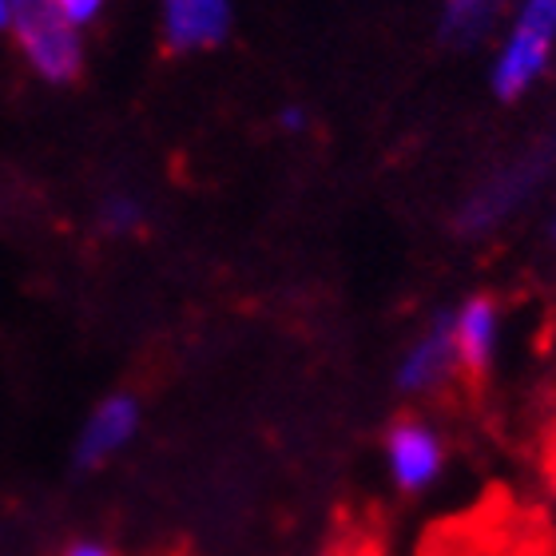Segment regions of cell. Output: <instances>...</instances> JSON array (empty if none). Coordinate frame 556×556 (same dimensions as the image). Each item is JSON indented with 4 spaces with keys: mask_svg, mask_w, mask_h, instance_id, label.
I'll use <instances>...</instances> for the list:
<instances>
[{
    "mask_svg": "<svg viewBox=\"0 0 556 556\" xmlns=\"http://www.w3.org/2000/svg\"><path fill=\"white\" fill-rule=\"evenodd\" d=\"M453 346H457V370L469 378H485L497 362L501 346V306L493 294H469L453 311Z\"/></svg>",
    "mask_w": 556,
    "mask_h": 556,
    "instance_id": "cell-8",
    "label": "cell"
},
{
    "mask_svg": "<svg viewBox=\"0 0 556 556\" xmlns=\"http://www.w3.org/2000/svg\"><path fill=\"white\" fill-rule=\"evenodd\" d=\"M548 239H553V247H556V211H553V219H548Z\"/></svg>",
    "mask_w": 556,
    "mask_h": 556,
    "instance_id": "cell-15",
    "label": "cell"
},
{
    "mask_svg": "<svg viewBox=\"0 0 556 556\" xmlns=\"http://www.w3.org/2000/svg\"><path fill=\"white\" fill-rule=\"evenodd\" d=\"M60 556H119V553L112 545H108V541H96V536H80V541H72V545L60 548Z\"/></svg>",
    "mask_w": 556,
    "mask_h": 556,
    "instance_id": "cell-12",
    "label": "cell"
},
{
    "mask_svg": "<svg viewBox=\"0 0 556 556\" xmlns=\"http://www.w3.org/2000/svg\"><path fill=\"white\" fill-rule=\"evenodd\" d=\"M12 36L28 68L52 88L76 84L84 72V36L56 12L52 0H12Z\"/></svg>",
    "mask_w": 556,
    "mask_h": 556,
    "instance_id": "cell-2",
    "label": "cell"
},
{
    "mask_svg": "<svg viewBox=\"0 0 556 556\" xmlns=\"http://www.w3.org/2000/svg\"><path fill=\"white\" fill-rule=\"evenodd\" d=\"M231 28V0H160V36L175 56L211 52V48L227 45Z\"/></svg>",
    "mask_w": 556,
    "mask_h": 556,
    "instance_id": "cell-7",
    "label": "cell"
},
{
    "mask_svg": "<svg viewBox=\"0 0 556 556\" xmlns=\"http://www.w3.org/2000/svg\"><path fill=\"white\" fill-rule=\"evenodd\" d=\"M509 0H441L438 36L445 48H477L493 33Z\"/></svg>",
    "mask_w": 556,
    "mask_h": 556,
    "instance_id": "cell-9",
    "label": "cell"
},
{
    "mask_svg": "<svg viewBox=\"0 0 556 556\" xmlns=\"http://www.w3.org/2000/svg\"><path fill=\"white\" fill-rule=\"evenodd\" d=\"M12 24V0H0V28H9Z\"/></svg>",
    "mask_w": 556,
    "mask_h": 556,
    "instance_id": "cell-14",
    "label": "cell"
},
{
    "mask_svg": "<svg viewBox=\"0 0 556 556\" xmlns=\"http://www.w3.org/2000/svg\"><path fill=\"white\" fill-rule=\"evenodd\" d=\"M382 457H386V473L394 481L397 493L406 497H421L438 485L441 473H445V441L426 417H397L394 426L386 429L382 438Z\"/></svg>",
    "mask_w": 556,
    "mask_h": 556,
    "instance_id": "cell-4",
    "label": "cell"
},
{
    "mask_svg": "<svg viewBox=\"0 0 556 556\" xmlns=\"http://www.w3.org/2000/svg\"><path fill=\"white\" fill-rule=\"evenodd\" d=\"M52 4H56V12L72 28H88V24L100 21L108 9V0H52Z\"/></svg>",
    "mask_w": 556,
    "mask_h": 556,
    "instance_id": "cell-11",
    "label": "cell"
},
{
    "mask_svg": "<svg viewBox=\"0 0 556 556\" xmlns=\"http://www.w3.org/2000/svg\"><path fill=\"white\" fill-rule=\"evenodd\" d=\"M556 167V136L545 139L536 151H529L521 163H509L501 167L489 184H481L473 195L465 199V207L457 211V227L465 235H485L493 231L497 223H505V215L521 207L525 199L533 195L536 187L545 184Z\"/></svg>",
    "mask_w": 556,
    "mask_h": 556,
    "instance_id": "cell-3",
    "label": "cell"
},
{
    "mask_svg": "<svg viewBox=\"0 0 556 556\" xmlns=\"http://www.w3.org/2000/svg\"><path fill=\"white\" fill-rule=\"evenodd\" d=\"M457 374V346H453V311H438L429 326L397 358L394 386L406 397H426Z\"/></svg>",
    "mask_w": 556,
    "mask_h": 556,
    "instance_id": "cell-6",
    "label": "cell"
},
{
    "mask_svg": "<svg viewBox=\"0 0 556 556\" xmlns=\"http://www.w3.org/2000/svg\"><path fill=\"white\" fill-rule=\"evenodd\" d=\"M306 108L302 104H287V108H278V124H282V131H302L306 128Z\"/></svg>",
    "mask_w": 556,
    "mask_h": 556,
    "instance_id": "cell-13",
    "label": "cell"
},
{
    "mask_svg": "<svg viewBox=\"0 0 556 556\" xmlns=\"http://www.w3.org/2000/svg\"><path fill=\"white\" fill-rule=\"evenodd\" d=\"M148 219V207H143V199L136 191H112V195L100 199V207H96V227L108 235V239H124V235L139 231Z\"/></svg>",
    "mask_w": 556,
    "mask_h": 556,
    "instance_id": "cell-10",
    "label": "cell"
},
{
    "mask_svg": "<svg viewBox=\"0 0 556 556\" xmlns=\"http://www.w3.org/2000/svg\"><path fill=\"white\" fill-rule=\"evenodd\" d=\"M556 52V0H517L509 33L489 64V88L501 104L533 92Z\"/></svg>",
    "mask_w": 556,
    "mask_h": 556,
    "instance_id": "cell-1",
    "label": "cell"
},
{
    "mask_svg": "<svg viewBox=\"0 0 556 556\" xmlns=\"http://www.w3.org/2000/svg\"><path fill=\"white\" fill-rule=\"evenodd\" d=\"M139 426H143V402L136 394L116 390V394L100 397L72 441V469L76 473L104 469L112 457H119L136 441Z\"/></svg>",
    "mask_w": 556,
    "mask_h": 556,
    "instance_id": "cell-5",
    "label": "cell"
}]
</instances>
